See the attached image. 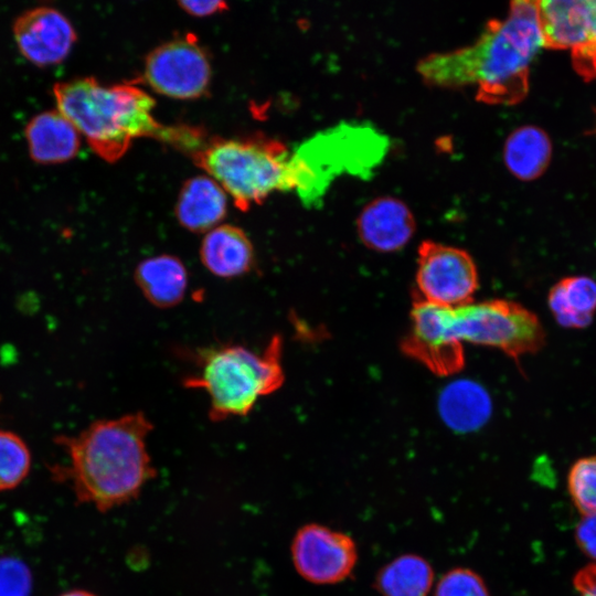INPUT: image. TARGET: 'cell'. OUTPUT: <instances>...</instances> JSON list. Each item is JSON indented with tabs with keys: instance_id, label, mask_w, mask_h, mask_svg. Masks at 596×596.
<instances>
[{
	"instance_id": "cell-1",
	"label": "cell",
	"mask_w": 596,
	"mask_h": 596,
	"mask_svg": "<svg viewBox=\"0 0 596 596\" xmlns=\"http://www.w3.org/2000/svg\"><path fill=\"white\" fill-rule=\"evenodd\" d=\"M543 46L536 1L510 3L503 20L488 21L471 44L423 57L416 70L436 87H476V98L489 105H514L529 91L530 64Z\"/></svg>"
},
{
	"instance_id": "cell-2",
	"label": "cell",
	"mask_w": 596,
	"mask_h": 596,
	"mask_svg": "<svg viewBox=\"0 0 596 596\" xmlns=\"http://www.w3.org/2000/svg\"><path fill=\"white\" fill-rule=\"evenodd\" d=\"M152 423L141 412L98 419L74 436L60 435L55 443L68 464L52 469L66 482L78 503L100 512L135 500L156 476L147 448Z\"/></svg>"
},
{
	"instance_id": "cell-3",
	"label": "cell",
	"mask_w": 596,
	"mask_h": 596,
	"mask_svg": "<svg viewBox=\"0 0 596 596\" xmlns=\"http://www.w3.org/2000/svg\"><path fill=\"white\" fill-rule=\"evenodd\" d=\"M53 95L56 109L107 162L121 159L137 138H168L170 126L156 120L153 98L134 83L104 85L84 76L55 83Z\"/></svg>"
},
{
	"instance_id": "cell-4",
	"label": "cell",
	"mask_w": 596,
	"mask_h": 596,
	"mask_svg": "<svg viewBox=\"0 0 596 596\" xmlns=\"http://www.w3.org/2000/svg\"><path fill=\"white\" fill-rule=\"evenodd\" d=\"M281 358L283 339L278 334L260 351L242 344L201 349L196 352L198 371L183 384L206 393L212 421L246 416L260 397L283 386Z\"/></svg>"
},
{
	"instance_id": "cell-5",
	"label": "cell",
	"mask_w": 596,
	"mask_h": 596,
	"mask_svg": "<svg viewBox=\"0 0 596 596\" xmlns=\"http://www.w3.org/2000/svg\"><path fill=\"white\" fill-rule=\"evenodd\" d=\"M290 156L279 140L249 136L205 139L190 157L246 211L275 191H294Z\"/></svg>"
},
{
	"instance_id": "cell-6",
	"label": "cell",
	"mask_w": 596,
	"mask_h": 596,
	"mask_svg": "<svg viewBox=\"0 0 596 596\" xmlns=\"http://www.w3.org/2000/svg\"><path fill=\"white\" fill-rule=\"evenodd\" d=\"M385 146L381 135L362 126L319 132L291 152L294 191L304 204L317 205L336 175L363 174L380 161Z\"/></svg>"
},
{
	"instance_id": "cell-7",
	"label": "cell",
	"mask_w": 596,
	"mask_h": 596,
	"mask_svg": "<svg viewBox=\"0 0 596 596\" xmlns=\"http://www.w3.org/2000/svg\"><path fill=\"white\" fill-rule=\"evenodd\" d=\"M448 323L459 342L499 349L515 362L538 352L545 343L539 318L522 305L505 299L449 307Z\"/></svg>"
},
{
	"instance_id": "cell-8",
	"label": "cell",
	"mask_w": 596,
	"mask_h": 596,
	"mask_svg": "<svg viewBox=\"0 0 596 596\" xmlns=\"http://www.w3.org/2000/svg\"><path fill=\"white\" fill-rule=\"evenodd\" d=\"M142 78L156 93L174 99H196L212 79L211 61L194 34L175 36L146 56Z\"/></svg>"
},
{
	"instance_id": "cell-9",
	"label": "cell",
	"mask_w": 596,
	"mask_h": 596,
	"mask_svg": "<svg viewBox=\"0 0 596 596\" xmlns=\"http://www.w3.org/2000/svg\"><path fill=\"white\" fill-rule=\"evenodd\" d=\"M416 294L414 299L459 307L473 301L479 287L476 264L465 249L424 241L417 251Z\"/></svg>"
},
{
	"instance_id": "cell-10",
	"label": "cell",
	"mask_w": 596,
	"mask_h": 596,
	"mask_svg": "<svg viewBox=\"0 0 596 596\" xmlns=\"http://www.w3.org/2000/svg\"><path fill=\"white\" fill-rule=\"evenodd\" d=\"M291 560L297 573L317 585H333L345 581L358 562L354 540L319 523L302 525L295 534Z\"/></svg>"
},
{
	"instance_id": "cell-11",
	"label": "cell",
	"mask_w": 596,
	"mask_h": 596,
	"mask_svg": "<svg viewBox=\"0 0 596 596\" xmlns=\"http://www.w3.org/2000/svg\"><path fill=\"white\" fill-rule=\"evenodd\" d=\"M404 354L422 363L434 374L448 376L465 365L462 343L448 323V307L414 299L411 327L401 342Z\"/></svg>"
},
{
	"instance_id": "cell-12",
	"label": "cell",
	"mask_w": 596,
	"mask_h": 596,
	"mask_svg": "<svg viewBox=\"0 0 596 596\" xmlns=\"http://www.w3.org/2000/svg\"><path fill=\"white\" fill-rule=\"evenodd\" d=\"M12 33L21 55L39 67L62 63L77 34L68 18L53 7H34L19 14Z\"/></svg>"
},
{
	"instance_id": "cell-13",
	"label": "cell",
	"mask_w": 596,
	"mask_h": 596,
	"mask_svg": "<svg viewBox=\"0 0 596 596\" xmlns=\"http://www.w3.org/2000/svg\"><path fill=\"white\" fill-rule=\"evenodd\" d=\"M415 217L405 202L382 195L365 204L356 219V232L368 248L380 253L402 249L413 237Z\"/></svg>"
},
{
	"instance_id": "cell-14",
	"label": "cell",
	"mask_w": 596,
	"mask_h": 596,
	"mask_svg": "<svg viewBox=\"0 0 596 596\" xmlns=\"http://www.w3.org/2000/svg\"><path fill=\"white\" fill-rule=\"evenodd\" d=\"M543 46L574 49L596 41V0L536 1Z\"/></svg>"
},
{
	"instance_id": "cell-15",
	"label": "cell",
	"mask_w": 596,
	"mask_h": 596,
	"mask_svg": "<svg viewBox=\"0 0 596 596\" xmlns=\"http://www.w3.org/2000/svg\"><path fill=\"white\" fill-rule=\"evenodd\" d=\"M24 136L31 159L40 164L67 162L81 148V134L58 109L33 116L25 126Z\"/></svg>"
},
{
	"instance_id": "cell-16",
	"label": "cell",
	"mask_w": 596,
	"mask_h": 596,
	"mask_svg": "<svg viewBox=\"0 0 596 596\" xmlns=\"http://www.w3.org/2000/svg\"><path fill=\"white\" fill-rule=\"evenodd\" d=\"M226 213L227 194L214 179L204 174L184 182L175 203V216L182 227L205 234L221 225Z\"/></svg>"
},
{
	"instance_id": "cell-17",
	"label": "cell",
	"mask_w": 596,
	"mask_h": 596,
	"mask_svg": "<svg viewBox=\"0 0 596 596\" xmlns=\"http://www.w3.org/2000/svg\"><path fill=\"white\" fill-rule=\"evenodd\" d=\"M200 258L215 276L234 278L245 275L255 265V252L247 234L238 226L221 224L205 233Z\"/></svg>"
},
{
	"instance_id": "cell-18",
	"label": "cell",
	"mask_w": 596,
	"mask_h": 596,
	"mask_svg": "<svg viewBox=\"0 0 596 596\" xmlns=\"http://www.w3.org/2000/svg\"><path fill=\"white\" fill-rule=\"evenodd\" d=\"M134 279L145 298L158 308L180 304L188 289V270L175 256L162 254L141 260Z\"/></svg>"
},
{
	"instance_id": "cell-19",
	"label": "cell",
	"mask_w": 596,
	"mask_h": 596,
	"mask_svg": "<svg viewBox=\"0 0 596 596\" xmlns=\"http://www.w3.org/2000/svg\"><path fill=\"white\" fill-rule=\"evenodd\" d=\"M438 411L443 422L450 429L470 433L487 423L492 412V403L488 392L480 384L471 380H458L441 391Z\"/></svg>"
},
{
	"instance_id": "cell-20",
	"label": "cell",
	"mask_w": 596,
	"mask_h": 596,
	"mask_svg": "<svg viewBox=\"0 0 596 596\" xmlns=\"http://www.w3.org/2000/svg\"><path fill=\"white\" fill-rule=\"evenodd\" d=\"M552 145L546 132L533 125L514 129L505 139L503 161L512 175L531 181L546 170Z\"/></svg>"
},
{
	"instance_id": "cell-21",
	"label": "cell",
	"mask_w": 596,
	"mask_h": 596,
	"mask_svg": "<svg viewBox=\"0 0 596 596\" xmlns=\"http://www.w3.org/2000/svg\"><path fill=\"white\" fill-rule=\"evenodd\" d=\"M434 585V570L423 556L402 554L376 573L374 589L381 596H427Z\"/></svg>"
},
{
	"instance_id": "cell-22",
	"label": "cell",
	"mask_w": 596,
	"mask_h": 596,
	"mask_svg": "<svg viewBox=\"0 0 596 596\" xmlns=\"http://www.w3.org/2000/svg\"><path fill=\"white\" fill-rule=\"evenodd\" d=\"M547 299L560 326L585 328L596 310V281L587 276L563 278L550 289Z\"/></svg>"
},
{
	"instance_id": "cell-23",
	"label": "cell",
	"mask_w": 596,
	"mask_h": 596,
	"mask_svg": "<svg viewBox=\"0 0 596 596\" xmlns=\"http://www.w3.org/2000/svg\"><path fill=\"white\" fill-rule=\"evenodd\" d=\"M32 456L15 433L0 429V492L19 487L31 469Z\"/></svg>"
},
{
	"instance_id": "cell-24",
	"label": "cell",
	"mask_w": 596,
	"mask_h": 596,
	"mask_svg": "<svg viewBox=\"0 0 596 596\" xmlns=\"http://www.w3.org/2000/svg\"><path fill=\"white\" fill-rule=\"evenodd\" d=\"M568 490L584 515H596V456L581 458L573 465Z\"/></svg>"
},
{
	"instance_id": "cell-25",
	"label": "cell",
	"mask_w": 596,
	"mask_h": 596,
	"mask_svg": "<svg viewBox=\"0 0 596 596\" xmlns=\"http://www.w3.org/2000/svg\"><path fill=\"white\" fill-rule=\"evenodd\" d=\"M434 596H490V593L477 572L467 567H454L438 579Z\"/></svg>"
},
{
	"instance_id": "cell-26",
	"label": "cell",
	"mask_w": 596,
	"mask_h": 596,
	"mask_svg": "<svg viewBox=\"0 0 596 596\" xmlns=\"http://www.w3.org/2000/svg\"><path fill=\"white\" fill-rule=\"evenodd\" d=\"M32 573L18 557H0V596H29L32 590Z\"/></svg>"
},
{
	"instance_id": "cell-27",
	"label": "cell",
	"mask_w": 596,
	"mask_h": 596,
	"mask_svg": "<svg viewBox=\"0 0 596 596\" xmlns=\"http://www.w3.org/2000/svg\"><path fill=\"white\" fill-rule=\"evenodd\" d=\"M573 66L586 81L596 78V41L572 49Z\"/></svg>"
},
{
	"instance_id": "cell-28",
	"label": "cell",
	"mask_w": 596,
	"mask_h": 596,
	"mask_svg": "<svg viewBox=\"0 0 596 596\" xmlns=\"http://www.w3.org/2000/svg\"><path fill=\"white\" fill-rule=\"evenodd\" d=\"M575 538L581 550L596 558V515H585L576 526Z\"/></svg>"
},
{
	"instance_id": "cell-29",
	"label": "cell",
	"mask_w": 596,
	"mask_h": 596,
	"mask_svg": "<svg viewBox=\"0 0 596 596\" xmlns=\"http://www.w3.org/2000/svg\"><path fill=\"white\" fill-rule=\"evenodd\" d=\"M179 7L188 14L198 18H204L221 13L228 9V6L224 1H188L182 0L178 2Z\"/></svg>"
},
{
	"instance_id": "cell-30",
	"label": "cell",
	"mask_w": 596,
	"mask_h": 596,
	"mask_svg": "<svg viewBox=\"0 0 596 596\" xmlns=\"http://www.w3.org/2000/svg\"><path fill=\"white\" fill-rule=\"evenodd\" d=\"M574 585L582 596H596V565H588L579 571L574 578Z\"/></svg>"
},
{
	"instance_id": "cell-31",
	"label": "cell",
	"mask_w": 596,
	"mask_h": 596,
	"mask_svg": "<svg viewBox=\"0 0 596 596\" xmlns=\"http://www.w3.org/2000/svg\"><path fill=\"white\" fill-rule=\"evenodd\" d=\"M58 596H97V595L85 589H71V590L60 594Z\"/></svg>"
}]
</instances>
